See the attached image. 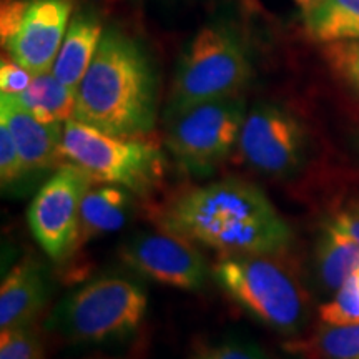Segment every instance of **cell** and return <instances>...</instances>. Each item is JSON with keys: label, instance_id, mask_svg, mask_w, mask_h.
<instances>
[{"label": "cell", "instance_id": "14", "mask_svg": "<svg viewBox=\"0 0 359 359\" xmlns=\"http://www.w3.org/2000/svg\"><path fill=\"white\" fill-rule=\"evenodd\" d=\"M132 195L127 188L116 185L90 187L80 205L77 246L122 230L132 212Z\"/></svg>", "mask_w": 359, "mask_h": 359}, {"label": "cell", "instance_id": "25", "mask_svg": "<svg viewBox=\"0 0 359 359\" xmlns=\"http://www.w3.org/2000/svg\"><path fill=\"white\" fill-rule=\"evenodd\" d=\"M336 60H338V67L343 70V74L359 90V45H348V47L338 48Z\"/></svg>", "mask_w": 359, "mask_h": 359}, {"label": "cell", "instance_id": "15", "mask_svg": "<svg viewBox=\"0 0 359 359\" xmlns=\"http://www.w3.org/2000/svg\"><path fill=\"white\" fill-rule=\"evenodd\" d=\"M102 37V24L97 17L85 12L77 13L67 29L52 74L67 87L77 90L95 57Z\"/></svg>", "mask_w": 359, "mask_h": 359}, {"label": "cell", "instance_id": "5", "mask_svg": "<svg viewBox=\"0 0 359 359\" xmlns=\"http://www.w3.org/2000/svg\"><path fill=\"white\" fill-rule=\"evenodd\" d=\"M147 306L140 283L107 275L67 294L53 311L52 325L70 343L102 344L132 334L142 325Z\"/></svg>", "mask_w": 359, "mask_h": 359}, {"label": "cell", "instance_id": "4", "mask_svg": "<svg viewBox=\"0 0 359 359\" xmlns=\"http://www.w3.org/2000/svg\"><path fill=\"white\" fill-rule=\"evenodd\" d=\"M62 160L92 183L127 188L138 196L154 191L163 178V155L155 145L115 137L75 118L64 125Z\"/></svg>", "mask_w": 359, "mask_h": 359}, {"label": "cell", "instance_id": "18", "mask_svg": "<svg viewBox=\"0 0 359 359\" xmlns=\"http://www.w3.org/2000/svg\"><path fill=\"white\" fill-rule=\"evenodd\" d=\"M318 271L327 290L338 291L359 271V243L327 223L316 251Z\"/></svg>", "mask_w": 359, "mask_h": 359}, {"label": "cell", "instance_id": "17", "mask_svg": "<svg viewBox=\"0 0 359 359\" xmlns=\"http://www.w3.org/2000/svg\"><path fill=\"white\" fill-rule=\"evenodd\" d=\"M75 92L67 87L52 72L32 77L29 87L17 98L35 118L45 123H65L74 118Z\"/></svg>", "mask_w": 359, "mask_h": 359}, {"label": "cell", "instance_id": "1", "mask_svg": "<svg viewBox=\"0 0 359 359\" xmlns=\"http://www.w3.org/2000/svg\"><path fill=\"white\" fill-rule=\"evenodd\" d=\"M161 222L165 230L223 257L276 255L293 238L288 223L258 187L233 178L182 193L167 206Z\"/></svg>", "mask_w": 359, "mask_h": 359}, {"label": "cell", "instance_id": "7", "mask_svg": "<svg viewBox=\"0 0 359 359\" xmlns=\"http://www.w3.org/2000/svg\"><path fill=\"white\" fill-rule=\"evenodd\" d=\"M246 116L240 95L219 98L170 114L167 147L187 173L205 177L238 147Z\"/></svg>", "mask_w": 359, "mask_h": 359}, {"label": "cell", "instance_id": "12", "mask_svg": "<svg viewBox=\"0 0 359 359\" xmlns=\"http://www.w3.org/2000/svg\"><path fill=\"white\" fill-rule=\"evenodd\" d=\"M0 122L7 123L27 173L52 168L62 160L65 123H45L22 105L17 95H0Z\"/></svg>", "mask_w": 359, "mask_h": 359}, {"label": "cell", "instance_id": "23", "mask_svg": "<svg viewBox=\"0 0 359 359\" xmlns=\"http://www.w3.org/2000/svg\"><path fill=\"white\" fill-rule=\"evenodd\" d=\"M32 82V75L13 60H2L0 67V88L2 93L19 95Z\"/></svg>", "mask_w": 359, "mask_h": 359}, {"label": "cell", "instance_id": "9", "mask_svg": "<svg viewBox=\"0 0 359 359\" xmlns=\"http://www.w3.org/2000/svg\"><path fill=\"white\" fill-rule=\"evenodd\" d=\"M304 130L288 110L258 103L246 111L238 150L255 172L271 178L293 175L304 160Z\"/></svg>", "mask_w": 359, "mask_h": 359}, {"label": "cell", "instance_id": "6", "mask_svg": "<svg viewBox=\"0 0 359 359\" xmlns=\"http://www.w3.org/2000/svg\"><path fill=\"white\" fill-rule=\"evenodd\" d=\"M251 75L243 45L224 27H205L190 40L175 74L170 114L240 95Z\"/></svg>", "mask_w": 359, "mask_h": 359}, {"label": "cell", "instance_id": "27", "mask_svg": "<svg viewBox=\"0 0 359 359\" xmlns=\"http://www.w3.org/2000/svg\"><path fill=\"white\" fill-rule=\"evenodd\" d=\"M338 230L346 233L348 236H351L356 243H359V208H351L346 212H341L336 215L333 222Z\"/></svg>", "mask_w": 359, "mask_h": 359}, {"label": "cell", "instance_id": "21", "mask_svg": "<svg viewBox=\"0 0 359 359\" xmlns=\"http://www.w3.org/2000/svg\"><path fill=\"white\" fill-rule=\"evenodd\" d=\"M320 318L327 325L359 323V275L348 278L334 298L320 308Z\"/></svg>", "mask_w": 359, "mask_h": 359}, {"label": "cell", "instance_id": "10", "mask_svg": "<svg viewBox=\"0 0 359 359\" xmlns=\"http://www.w3.org/2000/svg\"><path fill=\"white\" fill-rule=\"evenodd\" d=\"M122 258L140 275L177 290H201L210 275L203 255L191 240L170 230L130 238L122 248Z\"/></svg>", "mask_w": 359, "mask_h": 359}, {"label": "cell", "instance_id": "28", "mask_svg": "<svg viewBox=\"0 0 359 359\" xmlns=\"http://www.w3.org/2000/svg\"><path fill=\"white\" fill-rule=\"evenodd\" d=\"M293 2H296V4H299V6H302L303 8H306V7H309V6H311V4H314V2H316V0H293Z\"/></svg>", "mask_w": 359, "mask_h": 359}, {"label": "cell", "instance_id": "8", "mask_svg": "<svg viewBox=\"0 0 359 359\" xmlns=\"http://www.w3.org/2000/svg\"><path fill=\"white\" fill-rule=\"evenodd\" d=\"M93 183L72 165H62L40 188L29 208V226L52 262L77 248L80 205Z\"/></svg>", "mask_w": 359, "mask_h": 359}, {"label": "cell", "instance_id": "24", "mask_svg": "<svg viewBox=\"0 0 359 359\" xmlns=\"http://www.w3.org/2000/svg\"><path fill=\"white\" fill-rule=\"evenodd\" d=\"M196 359H268L259 349L248 346V344L228 341L215 348L205 349Z\"/></svg>", "mask_w": 359, "mask_h": 359}, {"label": "cell", "instance_id": "19", "mask_svg": "<svg viewBox=\"0 0 359 359\" xmlns=\"http://www.w3.org/2000/svg\"><path fill=\"white\" fill-rule=\"evenodd\" d=\"M285 348L304 359H359V323H325L309 338L294 339Z\"/></svg>", "mask_w": 359, "mask_h": 359}, {"label": "cell", "instance_id": "16", "mask_svg": "<svg viewBox=\"0 0 359 359\" xmlns=\"http://www.w3.org/2000/svg\"><path fill=\"white\" fill-rule=\"evenodd\" d=\"M304 11V29L318 42L359 40V0H316Z\"/></svg>", "mask_w": 359, "mask_h": 359}, {"label": "cell", "instance_id": "13", "mask_svg": "<svg viewBox=\"0 0 359 359\" xmlns=\"http://www.w3.org/2000/svg\"><path fill=\"white\" fill-rule=\"evenodd\" d=\"M48 298V278L43 264L24 258L4 278L0 288V330L30 325Z\"/></svg>", "mask_w": 359, "mask_h": 359}, {"label": "cell", "instance_id": "29", "mask_svg": "<svg viewBox=\"0 0 359 359\" xmlns=\"http://www.w3.org/2000/svg\"><path fill=\"white\" fill-rule=\"evenodd\" d=\"M358 275H359V271H358Z\"/></svg>", "mask_w": 359, "mask_h": 359}, {"label": "cell", "instance_id": "3", "mask_svg": "<svg viewBox=\"0 0 359 359\" xmlns=\"http://www.w3.org/2000/svg\"><path fill=\"white\" fill-rule=\"evenodd\" d=\"M271 257H223L213 266V278L233 302L264 326L294 334L306 321V294L288 269Z\"/></svg>", "mask_w": 359, "mask_h": 359}, {"label": "cell", "instance_id": "11", "mask_svg": "<svg viewBox=\"0 0 359 359\" xmlns=\"http://www.w3.org/2000/svg\"><path fill=\"white\" fill-rule=\"evenodd\" d=\"M72 0L27 2L20 25L6 43L11 58L32 77L52 72L70 24Z\"/></svg>", "mask_w": 359, "mask_h": 359}, {"label": "cell", "instance_id": "2", "mask_svg": "<svg viewBox=\"0 0 359 359\" xmlns=\"http://www.w3.org/2000/svg\"><path fill=\"white\" fill-rule=\"evenodd\" d=\"M156 83L137 42L109 30L75 92L74 118L115 137L137 138L154 128Z\"/></svg>", "mask_w": 359, "mask_h": 359}, {"label": "cell", "instance_id": "22", "mask_svg": "<svg viewBox=\"0 0 359 359\" xmlns=\"http://www.w3.org/2000/svg\"><path fill=\"white\" fill-rule=\"evenodd\" d=\"M25 173L13 135L8 130L7 123L0 122V180H2V187L13 185Z\"/></svg>", "mask_w": 359, "mask_h": 359}, {"label": "cell", "instance_id": "26", "mask_svg": "<svg viewBox=\"0 0 359 359\" xmlns=\"http://www.w3.org/2000/svg\"><path fill=\"white\" fill-rule=\"evenodd\" d=\"M27 2H8L2 7V40L4 43L12 37L17 27L20 25L22 15H24Z\"/></svg>", "mask_w": 359, "mask_h": 359}, {"label": "cell", "instance_id": "20", "mask_svg": "<svg viewBox=\"0 0 359 359\" xmlns=\"http://www.w3.org/2000/svg\"><path fill=\"white\" fill-rule=\"evenodd\" d=\"M43 341L34 323L2 330L0 359H43Z\"/></svg>", "mask_w": 359, "mask_h": 359}]
</instances>
